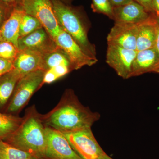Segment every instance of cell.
<instances>
[{
	"label": "cell",
	"instance_id": "1",
	"mask_svg": "<svg viewBox=\"0 0 159 159\" xmlns=\"http://www.w3.org/2000/svg\"><path fill=\"white\" fill-rule=\"evenodd\" d=\"M100 115L80 102L74 91L67 89L58 104L51 111L41 115L44 124L63 134L91 128Z\"/></svg>",
	"mask_w": 159,
	"mask_h": 159
},
{
	"label": "cell",
	"instance_id": "2",
	"mask_svg": "<svg viewBox=\"0 0 159 159\" xmlns=\"http://www.w3.org/2000/svg\"><path fill=\"white\" fill-rule=\"evenodd\" d=\"M45 128L41 115L33 106L26 111L19 127L4 142L40 159H45Z\"/></svg>",
	"mask_w": 159,
	"mask_h": 159
},
{
	"label": "cell",
	"instance_id": "3",
	"mask_svg": "<svg viewBox=\"0 0 159 159\" xmlns=\"http://www.w3.org/2000/svg\"><path fill=\"white\" fill-rule=\"evenodd\" d=\"M51 1L59 26L71 35L86 54L97 59L95 46L89 41L86 30L78 12L61 0Z\"/></svg>",
	"mask_w": 159,
	"mask_h": 159
},
{
	"label": "cell",
	"instance_id": "4",
	"mask_svg": "<svg viewBox=\"0 0 159 159\" xmlns=\"http://www.w3.org/2000/svg\"><path fill=\"white\" fill-rule=\"evenodd\" d=\"M46 71L38 70L24 75L19 80L6 112L17 113L28 103L35 91L40 88Z\"/></svg>",
	"mask_w": 159,
	"mask_h": 159
},
{
	"label": "cell",
	"instance_id": "5",
	"mask_svg": "<svg viewBox=\"0 0 159 159\" xmlns=\"http://www.w3.org/2000/svg\"><path fill=\"white\" fill-rule=\"evenodd\" d=\"M20 7L26 14L37 19L52 39L59 33L61 27L51 0H23Z\"/></svg>",
	"mask_w": 159,
	"mask_h": 159
},
{
	"label": "cell",
	"instance_id": "6",
	"mask_svg": "<svg viewBox=\"0 0 159 159\" xmlns=\"http://www.w3.org/2000/svg\"><path fill=\"white\" fill-rule=\"evenodd\" d=\"M74 150L83 159H103L106 153L97 142L91 128L63 134Z\"/></svg>",
	"mask_w": 159,
	"mask_h": 159
},
{
	"label": "cell",
	"instance_id": "7",
	"mask_svg": "<svg viewBox=\"0 0 159 159\" xmlns=\"http://www.w3.org/2000/svg\"><path fill=\"white\" fill-rule=\"evenodd\" d=\"M53 40L68 58L73 70H79L84 66H91L98 61V59L86 54L71 35L61 27Z\"/></svg>",
	"mask_w": 159,
	"mask_h": 159
},
{
	"label": "cell",
	"instance_id": "8",
	"mask_svg": "<svg viewBox=\"0 0 159 159\" xmlns=\"http://www.w3.org/2000/svg\"><path fill=\"white\" fill-rule=\"evenodd\" d=\"M45 159H83L71 146L63 134L45 126Z\"/></svg>",
	"mask_w": 159,
	"mask_h": 159
},
{
	"label": "cell",
	"instance_id": "9",
	"mask_svg": "<svg viewBox=\"0 0 159 159\" xmlns=\"http://www.w3.org/2000/svg\"><path fill=\"white\" fill-rule=\"evenodd\" d=\"M138 51L108 44L106 62L124 79L131 78L132 66Z\"/></svg>",
	"mask_w": 159,
	"mask_h": 159
},
{
	"label": "cell",
	"instance_id": "10",
	"mask_svg": "<svg viewBox=\"0 0 159 159\" xmlns=\"http://www.w3.org/2000/svg\"><path fill=\"white\" fill-rule=\"evenodd\" d=\"M58 48L59 47L43 28L18 40V49L19 51H36L46 55Z\"/></svg>",
	"mask_w": 159,
	"mask_h": 159
},
{
	"label": "cell",
	"instance_id": "11",
	"mask_svg": "<svg viewBox=\"0 0 159 159\" xmlns=\"http://www.w3.org/2000/svg\"><path fill=\"white\" fill-rule=\"evenodd\" d=\"M138 24L115 23L107 37V44L136 50Z\"/></svg>",
	"mask_w": 159,
	"mask_h": 159
},
{
	"label": "cell",
	"instance_id": "12",
	"mask_svg": "<svg viewBox=\"0 0 159 159\" xmlns=\"http://www.w3.org/2000/svg\"><path fill=\"white\" fill-rule=\"evenodd\" d=\"M149 73L159 74V53L155 47L138 51L132 66L131 77Z\"/></svg>",
	"mask_w": 159,
	"mask_h": 159
},
{
	"label": "cell",
	"instance_id": "13",
	"mask_svg": "<svg viewBox=\"0 0 159 159\" xmlns=\"http://www.w3.org/2000/svg\"><path fill=\"white\" fill-rule=\"evenodd\" d=\"M44 54L33 51H19L14 61L15 70L22 76L38 70L46 71Z\"/></svg>",
	"mask_w": 159,
	"mask_h": 159
},
{
	"label": "cell",
	"instance_id": "14",
	"mask_svg": "<svg viewBox=\"0 0 159 159\" xmlns=\"http://www.w3.org/2000/svg\"><path fill=\"white\" fill-rule=\"evenodd\" d=\"M113 14L115 23L139 24L148 18L152 13L133 0L126 5L113 7Z\"/></svg>",
	"mask_w": 159,
	"mask_h": 159
},
{
	"label": "cell",
	"instance_id": "15",
	"mask_svg": "<svg viewBox=\"0 0 159 159\" xmlns=\"http://www.w3.org/2000/svg\"><path fill=\"white\" fill-rule=\"evenodd\" d=\"M158 18L152 13L147 19L138 24L137 51H143L155 47L157 33Z\"/></svg>",
	"mask_w": 159,
	"mask_h": 159
},
{
	"label": "cell",
	"instance_id": "16",
	"mask_svg": "<svg viewBox=\"0 0 159 159\" xmlns=\"http://www.w3.org/2000/svg\"><path fill=\"white\" fill-rule=\"evenodd\" d=\"M25 13L20 6L14 8L9 17L0 28V42L11 43L18 48L20 24L23 16Z\"/></svg>",
	"mask_w": 159,
	"mask_h": 159
},
{
	"label": "cell",
	"instance_id": "17",
	"mask_svg": "<svg viewBox=\"0 0 159 159\" xmlns=\"http://www.w3.org/2000/svg\"><path fill=\"white\" fill-rule=\"evenodd\" d=\"M22 77L14 69L0 77V108H3L9 101L17 82Z\"/></svg>",
	"mask_w": 159,
	"mask_h": 159
},
{
	"label": "cell",
	"instance_id": "18",
	"mask_svg": "<svg viewBox=\"0 0 159 159\" xmlns=\"http://www.w3.org/2000/svg\"><path fill=\"white\" fill-rule=\"evenodd\" d=\"M23 118L0 113V141H5L19 127Z\"/></svg>",
	"mask_w": 159,
	"mask_h": 159
},
{
	"label": "cell",
	"instance_id": "19",
	"mask_svg": "<svg viewBox=\"0 0 159 159\" xmlns=\"http://www.w3.org/2000/svg\"><path fill=\"white\" fill-rule=\"evenodd\" d=\"M0 159H41L0 141Z\"/></svg>",
	"mask_w": 159,
	"mask_h": 159
},
{
	"label": "cell",
	"instance_id": "20",
	"mask_svg": "<svg viewBox=\"0 0 159 159\" xmlns=\"http://www.w3.org/2000/svg\"><path fill=\"white\" fill-rule=\"evenodd\" d=\"M44 61L46 71L59 65L69 66L73 70L68 58L59 48L57 50L45 55Z\"/></svg>",
	"mask_w": 159,
	"mask_h": 159
},
{
	"label": "cell",
	"instance_id": "21",
	"mask_svg": "<svg viewBox=\"0 0 159 159\" xmlns=\"http://www.w3.org/2000/svg\"><path fill=\"white\" fill-rule=\"evenodd\" d=\"M42 28H43L42 25L37 19L25 13L20 24L19 39Z\"/></svg>",
	"mask_w": 159,
	"mask_h": 159
},
{
	"label": "cell",
	"instance_id": "22",
	"mask_svg": "<svg viewBox=\"0 0 159 159\" xmlns=\"http://www.w3.org/2000/svg\"><path fill=\"white\" fill-rule=\"evenodd\" d=\"M92 8L94 12L102 13L113 19V7L109 0H92Z\"/></svg>",
	"mask_w": 159,
	"mask_h": 159
},
{
	"label": "cell",
	"instance_id": "23",
	"mask_svg": "<svg viewBox=\"0 0 159 159\" xmlns=\"http://www.w3.org/2000/svg\"><path fill=\"white\" fill-rule=\"evenodd\" d=\"M18 53V49L11 43L8 42H0V57L1 58L14 61Z\"/></svg>",
	"mask_w": 159,
	"mask_h": 159
},
{
	"label": "cell",
	"instance_id": "24",
	"mask_svg": "<svg viewBox=\"0 0 159 159\" xmlns=\"http://www.w3.org/2000/svg\"><path fill=\"white\" fill-rule=\"evenodd\" d=\"M14 69V61L0 57V77Z\"/></svg>",
	"mask_w": 159,
	"mask_h": 159
},
{
	"label": "cell",
	"instance_id": "25",
	"mask_svg": "<svg viewBox=\"0 0 159 159\" xmlns=\"http://www.w3.org/2000/svg\"><path fill=\"white\" fill-rule=\"evenodd\" d=\"M50 69L54 71L59 78L64 77L73 70L70 67L66 65H59Z\"/></svg>",
	"mask_w": 159,
	"mask_h": 159
},
{
	"label": "cell",
	"instance_id": "26",
	"mask_svg": "<svg viewBox=\"0 0 159 159\" xmlns=\"http://www.w3.org/2000/svg\"><path fill=\"white\" fill-rule=\"evenodd\" d=\"M58 79H59V78L57 77V75L54 73V71L52 70L51 69H49L45 73L41 85V87L45 84H51V83L56 81Z\"/></svg>",
	"mask_w": 159,
	"mask_h": 159
},
{
	"label": "cell",
	"instance_id": "27",
	"mask_svg": "<svg viewBox=\"0 0 159 159\" xmlns=\"http://www.w3.org/2000/svg\"><path fill=\"white\" fill-rule=\"evenodd\" d=\"M135 2L143 6L149 13H154V12L153 0H134Z\"/></svg>",
	"mask_w": 159,
	"mask_h": 159
},
{
	"label": "cell",
	"instance_id": "28",
	"mask_svg": "<svg viewBox=\"0 0 159 159\" xmlns=\"http://www.w3.org/2000/svg\"><path fill=\"white\" fill-rule=\"evenodd\" d=\"M23 0H0V3L5 5V6H13V7H17L18 6H20L21 3Z\"/></svg>",
	"mask_w": 159,
	"mask_h": 159
},
{
	"label": "cell",
	"instance_id": "29",
	"mask_svg": "<svg viewBox=\"0 0 159 159\" xmlns=\"http://www.w3.org/2000/svg\"><path fill=\"white\" fill-rule=\"evenodd\" d=\"M113 7H118L126 5L133 0H109Z\"/></svg>",
	"mask_w": 159,
	"mask_h": 159
},
{
	"label": "cell",
	"instance_id": "30",
	"mask_svg": "<svg viewBox=\"0 0 159 159\" xmlns=\"http://www.w3.org/2000/svg\"><path fill=\"white\" fill-rule=\"evenodd\" d=\"M5 5L0 3V25L2 23L4 17H5V13L6 11V6Z\"/></svg>",
	"mask_w": 159,
	"mask_h": 159
},
{
	"label": "cell",
	"instance_id": "31",
	"mask_svg": "<svg viewBox=\"0 0 159 159\" xmlns=\"http://www.w3.org/2000/svg\"><path fill=\"white\" fill-rule=\"evenodd\" d=\"M153 6L154 14L159 19V0H153Z\"/></svg>",
	"mask_w": 159,
	"mask_h": 159
},
{
	"label": "cell",
	"instance_id": "32",
	"mask_svg": "<svg viewBox=\"0 0 159 159\" xmlns=\"http://www.w3.org/2000/svg\"><path fill=\"white\" fill-rule=\"evenodd\" d=\"M155 48L159 53V19H158L157 33L156 42Z\"/></svg>",
	"mask_w": 159,
	"mask_h": 159
},
{
	"label": "cell",
	"instance_id": "33",
	"mask_svg": "<svg viewBox=\"0 0 159 159\" xmlns=\"http://www.w3.org/2000/svg\"><path fill=\"white\" fill-rule=\"evenodd\" d=\"M103 159H113L111 158L108 155L106 154L105 157H104V158Z\"/></svg>",
	"mask_w": 159,
	"mask_h": 159
},
{
	"label": "cell",
	"instance_id": "34",
	"mask_svg": "<svg viewBox=\"0 0 159 159\" xmlns=\"http://www.w3.org/2000/svg\"><path fill=\"white\" fill-rule=\"evenodd\" d=\"M63 1H64L65 2H68V1H69V0H62Z\"/></svg>",
	"mask_w": 159,
	"mask_h": 159
}]
</instances>
